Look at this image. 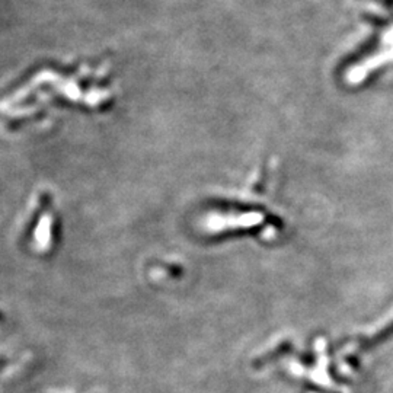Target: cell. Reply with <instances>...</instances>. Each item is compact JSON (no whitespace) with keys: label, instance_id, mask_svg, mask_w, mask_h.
<instances>
[{"label":"cell","instance_id":"obj_1","mask_svg":"<svg viewBox=\"0 0 393 393\" xmlns=\"http://www.w3.org/2000/svg\"><path fill=\"white\" fill-rule=\"evenodd\" d=\"M6 363H8V361H6L5 359H0V371H2V370H4V367L6 366Z\"/></svg>","mask_w":393,"mask_h":393}]
</instances>
